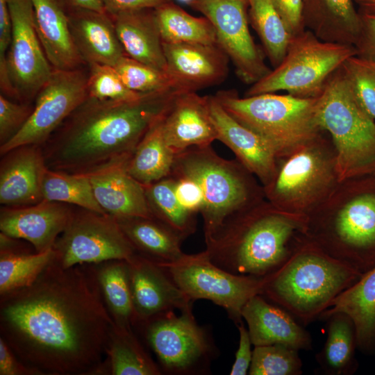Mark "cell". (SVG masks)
<instances>
[{
    "mask_svg": "<svg viewBox=\"0 0 375 375\" xmlns=\"http://www.w3.org/2000/svg\"><path fill=\"white\" fill-rule=\"evenodd\" d=\"M113 324L92 264L54 258L32 284L0 295V337L42 375L109 374Z\"/></svg>",
    "mask_w": 375,
    "mask_h": 375,
    "instance_id": "obj_1",
    "label": "cell"
},
{
    "mask_svg": "<svg viewBox=\"0 0 375 375\" xmlns=\"http://www.w3.org/2000/svg\"><path fill=\"white\" fill-rule=\"evenodd\" d=\"M181 91L170 88L128 101L88 97L41 147L47 167L87 174L129 160Z\"/></svg>",
    "mask_w": 375,
    "mask_h": 375,
    "instance_id": "obj_2",
    "label": "cell"
},
{
    "mask_svg": "<svg viewBox=\"0 0 375 375\" xmlns=\"http://www.w3.org/2000/svg\"><path fill=\"white\" fill-rule=\"evenodd\" d=\"M308 218L266 199L227 218L205 249L217 266L238 275L265 276L288 258Z\"/></svg>",
    "mask_w": 375,
    "mask_h": 375,
    "instance_id": "obj_3",
    "label": "cell"
},
{
    "mask_svg": "<svg viewBox=\"0 0 375 375\" xmlns=\"http://www.w3.org/2000/svg\"><path fill=\"white\" fill-rule=\"evenodd\" d=\"M362 274L301 234L286 260L267 275L261 295L307 326Z\"/></svg>",
    "mask_w": 375,
    "mask_h": 375,
    "instance_id": "obj_4",
    "label": "cell"
},
{
    "mask_svg": "<svg viewBox=\"0 0 375 375\" xmlns=\"http://www.w3.org/2000/svg\"><path fill=\"white\" fill-rule=\"evenodd\" d=\"M306 236L362 273L375 266V176L341 182L308 217Z\"/></svg>",
    "mask_w": 375,
    "mask_h": 375,
    "instance_id": "obj_5",
    "label": "cell"
},
{
    "mask_svg": "<svg viewBox=\"0 0 375 375\" xmlns=\"http://www.w3.org/2000/svg\"><path fill=\"white\" fill-rule=\"evenodd\" d=\"M333 144L340 182L375 176V120L357 99L342 67L328 79L315 106Z\"/></svg>",
    "mask_w": 375,
    "mask_h": 375,
    "instance_id": "obj_6",
    "label": "cell"
},
{
    "mask_svg": "<svg viewBox=\"0 0 375 375\" xmlns=\"http://www.w3.org/2000/svg\"><path fill=\"white\" fill-rule=\"evenodd\" d=\"M169 175L189 177L201 187L206 244L231 215L265 199L262 185L253 174L237 159L219 156L211 145L192 147L176 153Z\"/></svg>",
    "mask_w": 375,
    "mask_h": 375,
    "instance_id": "obj_7",
    "label": "cell"
},
{
    "mask_svg": "<svg viewBox=\"0 0 375 375\" xmlns=\"http://www.w3.org/2000/svg\"><path fill=\"white\" fill-rule=\"evenodd\" d=\"M215 97L234 119L262 138L278 158L323 134L315 113L316 98L265 93L240 97L233 90Z\"/></svg>",
    "mask_w": 375,
    "mask_h": 375,
    "instance_id": "obj_8",
    "label": "cell"
},
{
    "mask_svg": "<svg viewBox=\"0 0 375 375\" xmlns=\"http://www.w3.org/2000/svg\"><path fill=\"white\" fill-rule=\"evenodd\" d=\"M340 183L333 144L322 134L278 158L274 177L262 188L272 204L308 218Z\"/></svg>",
    "mask_w": 375,
    "mask_h": 375,
    "instance_id": "obj_9",
    "label": "cell"
},
{
    "mask_svg": "<svg viewBox=\"0 0 375 375\" xmlns=\"http://www.w3.org/2000/svg\"><path fill=\"white\" fill-rule=\"evenodd\" d=\"M356 54L353 45L323 41L305 29L292 37L281 63L252 84L245 97L284 90L297 97H317L329 77Z\"/></svg>",
    "mask_w": 375,
    "mask_h": 375,
    "instance_id": "obj_10",
    "label": "cell"
},
{
    "mask_svg": "<svg viewBox=\"0 0 375 375\" xmlns=\"http://www.w3.org/2000/svg\"><path fill=\"white\" fill-rule=\"evenodd\" d=\"M158 315L138 325L162 372L204 374L217 349L208 329L199 326L192 310ZM163 374V373H162Z\"/></svg>",
    "mask_w": 375,
    "mask_h": 375,
    "instance_id": "obj_11",
    "label": "cell"
},
{
    "mask_svg": "<svg viewBox=\"0 0 375 375\" xmlns=\"http://www.w3.org/2000/svg\"><path fill=\"white\" fill-rule=\"evenodd\" d=\"M192 301L206 299L223 308L238 325L247 301L261 294L267 276H255L231 273L215 265L206 251L185 253L180 259L158 263Z\"/></svg>",
    "mask_w": 375,
    "mask_h": 375,
    "instance_id": "obj_12",
    "label": "cell"
},
{
    "mask_svg": "<svg viewBox=\"0 0 375 375\" xmlns=\"http://www.w3.org/2000/svg\"><path fill=\"white\" fill-rule=\"evenodd\" d=\"M79 208L53 247L62 267L128 260L137 253L115 217Z\"/></svg>",
    "mask_w": 375,
    "mask_h": 375,
    "instance_id": "obj_13",
    "label": "cell"
},
{
    "mask_svg": "<svg viewBox=\"0 0 375 375\" xmlns=\"http://www.w3.org/2000/svg\"><path fill=\"white\" fill-rule=\"evenodd\" d=\"M88 76L80 69H53L36 96L28 119L0 154L25 145L42 147L62 122L88 97Z\"/></svg>",
    "mask_w": 375,
    "mask_h": 375,
    "instance_id": "obj_14",
    "label": "cell"
},
{
    "mask_svg": "<svg viewBox=\"0 0 375 375\" xmlns=\"http://www.w3.org/2000/svg\"><path fill=\"white\" fill-rule=\"evenodd\" d=\"M11 41L6 55L10 97L28 103L49 80L53 69L38 38L31 0H9Z\"/></svg>",
    "mask_w": 375,
    "mask_h": 375,
    "instance_id": "obj_15",
    "label": "cell"
},
{
    "mask_svg": "<svg viewBox=\"0 0 375 375\" xmlns=\"http://www.w3.org/2000/svg\"><path fill=\"white\" fill-rule=\"evenodd\" d=\"M190 5L211 22L217 44L242 81L252 85L271 71L249 32L248 0H194Z\"/></svg>",
    "mask_w": 375,
    "mask_h": 375,
    "instance_id": "obj_16",
    "label": "cell"
},
{
    "mask_svg": "<svg viewBox=\"0 0 375 375\" xmlns=\"http://www.w3.org/2000/svg\"><path fill=\"white\" fill-rule=\"evenodd\" d=\"M133 307V326L161 313L192 310L193 301L158 263L135 253L126 260Z\"/></svg>",
    "mask_w": 375,
    "mask_h": 375,
    "instance_id": "obj_17",
    "label": "cell"
},
{
    "mask_svg": "<svg viewBox=\"0 0 375 375\" xmlns=\"http://www.w3.org/2000/svg\"><path fill=\"white\" fill-rule=\"evenodd\" d=\"M74 211L69 204L45 199L29 206H3L0 212V231L27 241L37 253L44 252L53 249Z\"/></svg>",
    "mask_w": 375,
    "mask_h": 375,
    "instance_id": "obj_18",
    "label": "cell"
},
{
    "mask_svg": "<svg viewBox=\"0 0 375 375\" xmlns=\"http://www.w3.org/2000/svg\"><path fill=\"white\" fill-rule=\"evenodd\" d=\"M167 73L186 92L217 85L228 74V57L218 44L162 42Z\"/></svg>",
    "mask_w": 375,
    "mask_h": 375,
    "instance_id": "obj_19",
    "label": "cell"
},
{
    "mask_svg": "<svg viewBox=\"0 0 375 375\" xmlns=\"http://www.w3.org/2000/svg\"><path fill=\"white\" fill-rule=\"evenodd\" d=\"M167 144L175 154L190 147L211 145L217 132L211 119L208 96L179 92L161 119Z\"/></svg>",
    "mask_w": 375,
    "mask_h": 375,
    "instance_id": "obj_20",
    "label": "cell"
},
{
    "mask_svg": "<svg viewBox=\"0 0 375 375\" xmlns=\"http://www.w3.org/2000/svg\"><path fill=\"white\" fill-rule=\"evenodd\" d=\"M212 122L217 140L226 145L236 159L258 178L262 186L274 176L278 157L272 147L259 135L229 115L215 96H208Z\"/></svg>",
    "mask_w": 375,
    "mask_h": 375,
    "instance_id": "obj_21",
    "label": "cell"
},
{
    "mask_svg": "<svg viewBox=\"0 0 375 375\" xmlns=\"http://www.w3.org/2000/svg\"><path fill=\"white\" fill-rule=\"evenodd\" d=\"M0 203L19 207L43 200L42 183L47 169L41 147L25 145L1 156Z\"/></svg>",
    "mask_w": 375,
    "mask_h": 375,
    "instance_id": "obj_22",
    "label": "cell"
},
{
    "mask_svg": "<svg viewBox=\"0 0 375 375\" xmlns=\"http://www.w3.org/2000/svg\"><path fill=\"white\" fill-rule=\"evenodd\" d=\"M128 160L84 174L90 180L97 203L106 214L115 218L153 217L143 185L127 171Z\"/></svg>",
    "mask_w": 375,
    "mask_h": 375,
    "instance_id": "obj_23",
    "label": "cell"
},
{
    "mask_svg": "<svg viewBox=\"0 0 375 375\" xmlns=\"http://www.w3.org/2000/svg\"><path fill=\"white\" fill-rule=\"evenodd\" d=\"M252 344H283L298 351L312 349L310 334L288 312L261 294L251 297L242 311Z\"/></svg>",
    "mask_w": 375,
    "mask_h": 375,
    "instance_id": "obj_24",
    "label": "cell"
},
{
    "mask_svg": "<svg viewBox=\"0 0 375 375\" xmlns=\"http://www.w3.org/2000/svg\"><path fill=\"white\" fill-rule=\"evenodd\" d=\"M67 16L74 42L85 62L114 66L126 55L108 13L71 8Z\"/></svg>",
    "mask_w": 375,
    "mask_h": 375,
    "instance_id": "obj_25",
    "label": "cell"
},
{
    "mask_svg": "<svg viewBox=\"0 0 375 375\" xmlns=\"http://www.w3.org/2000/svg\"><path fill=\"white\" fill-rule=\"evenodd\" d=\"M36 31L55 69H74L85 62L72 38L67 14L58 0H31Z\"/></svg>",
    "mask_w": 375,
    "mask_h": 375,
    "instance_id": "obj_26",
    "label": "cell"
},
{
    "mask_svg": "<svg viewBox=\"0 0 375 375\" xmlns=\"http://www.w3.org/2000/svg\"><path fill=\"white\" fill-rule=\"evenodd\" d=\"M153 9L126 11L110 16L125 54L167 72L162 40Z\"/></svg>",
    "mask_w": 375,
    "mask_h": 375,
    "instance_id": "obj_27",
    "label": "cell"
},
{
    "mask_svg": "<svg viewBox=\"0 0 375 375\" xmlns=\"http://www.w3.org/2000/svg\"><path fill=\"white\" fill-rule=\"evenodd\" d=\"M353 0H303L304 28L323 41L355 44L361 17Z\"/></svg>",
    "mask_w": 375,
    "mask_h": 375,
    "instance_id": "obj_28",
    "label": "cell"
},
{
    "mask_svg": "<svg viewBox=\"0 0 375 375\" xmlns=\"http://www.w3.org/2000/svg\"><path fill=\"white\" fill-rule=\"evenodd\" d=\"M342 312L354 325L357 347L365 353L375 352V266L342 292L320 316Z\"/></svg>",
    "mask_w": 375,
    "mask_h": 375,
    "instance_id": "obj_29",
    "label": "cell"
},
{
    "mask_svg": "<svg viewBox=\"0 0 375 375\" xmlns=\"http://www.w3.org/2000/svg\"><path fill=\"white\" fill-rule=\"evenodd\" d=\"M122 231L137 253L157 263L172 262L185 253L181 245L185 238L154 217L116 218Z\"/></svg>",
    "mask_w": 375,
    "mask_h": 375,
    "instance_id": "obj_30",
    "label": "cell"
},
{
    "mask_svg": "<svg viewBox=\"0 0 375 375\" xmlns=\"http://www.w3.org/2000/svg\"><path fill=\"white\" fill-rule=\"evenodd\" d=\"M101 295L114 324L133 330V307L128 262L111 260L92 264Z\"/></svg>",
    "mask_w": 375,
    "mask_h": 375,
    "instance_id": "obj_31",
    "label": "cell"
},
{
    "mask_svg": "<svg viewBox=\"0 0 375 375\" xmlns=\"http://www.w3.org/2000/svg\"><path fill=\"white\" fill-rule=\"evenodd\" d=\"M162 117L147 132L127 164L129 174L143 185L169 176L174 164L176 154L165 139Z\"/></svg>",
    "mask_w": 375,
    "mask_h": 375,
    "instance_id": "obj_32",
    "label": "cell"
},
{
    "mask_svg": "<svg viewBox=\"0 0 375 375\" xmlns=\"http://www.w3.org/2000/svg\"><path fill=\"white\" fill-rule=\"evenodd\" d=\"M327 338L316 355L322 370L328 375H349L356 371V332L352 320L342 312L327 317Z\"/></svg>",
    "mask_w": 375,
    "mask_h": 375,
    "instance_id": "obj_33",
    "label": "cell"
},
{
    "mask_svg": "<svg viewBox=\"0 0 375 375\" xmlns=\"http://www.w3.org/2000/svg\"><path fill=\"white\" fill-rule=\"evenodd\" d=\"M153 10L162 42L217 44L215 28L206 17L192 16L172 1Z\"/></svg>",
    "mask_w": 375,
    "mask_h": 375,
    "instance_id": "obj_34",
    "label": "cell"
},
{
    "mask_svg": "<svg viewBox=\"0 0 375 375\" xmlns=\"http://www.w3.org/2000/svg\"><path fill=\"white\" fill-rule=\"evenodd\" d=\"M110 375H160L158 364L143 348L133 330L112 324L106 349Z\"/></svg>",
    "mask_w": 375,
    "mask_h": 375,
    "instance_id": "obj_35",
    "label": "cell"
},
{
    "mask_svg": "<svg viewBox=\"0 0 375 375\" xmlns=\"http://www.w3.org/2000/svg\"><path fill=\"white\" fill-rule=\"evenodd\" d=\"M248 3L251 26L274 68L285 57L292 35L272 0H248Z\"/></svg>",
    "mask_w": 375,
    "mask_h": 375,
    "instance_id": "obj_36",
    "label": "cell"
},
{
    "mask_svg": "<svg viewBox=\"0 0 375 375\" xmlns=\"http://www.w3.org/2000/svg\"><path fill=\"white\" fill-rule=\"evenodd\" d=\"M153 217L181 235L185 239L196 230V215L186 210L174 191V181L168 176L143 185Z\"/></svg>",
    "mask_w": 375,
    "mask_h": 375,
    "instance_id": "obj_37",
    "label": "cell"
},
{
    "mask_svg": "<svg viewBox=\"0 0 375 375\" xmlns=\"http://www.w3.org/2000/svg\"><path fill=\"white\" fill-rule=\"evenodd\" d=\"M43 199L74 205L78 208L106 214L97 203L88 177L47 169L42 179Z\"/></svg>",
    "mask_w": 375,
    "mask_h": 375,
    "instance_id": "obj_38",
    "label": "cell"
},
{
    "mask_svg": "<svg viewBox=\"0 0 375 375\" xmlns=\"http://www.w3.org/2000/svg\"><path fill=\"white\" fill-rule=\"evenodd\" d=\"M55 257L53 249L35 253L0 251V295L32 284Z\"/></svg>",
    "mask_w": 375,
    "mask_h": 375,
    "instance_id": "obj_39",
    "label": "cell"
},
{
    "mask_svg": "<svg viewBox=\"0 0 375 375\" xmlns=\"http://www.w3.org/2000/svg\"><path fill=\"white\" fill-rule=\"evenodd\" d=\"M249 375H300L302 361L299 351L279 344L256 346Z\"/></svg>",
    "mask_w": 375,
    "mask_h": 375,
    "instance_id": "obj_40",
    "label": "cell"
},
{
    "mask_svg": "<svg viewBox=\"0 0 375 375\" xmlns=\"http://www.w3.org/2000/svg\"><path fill=\"white\" fill-rule=\"evenodd\" d=\"M124 85L138 93L176 88L169 74L124 55L113 66Z\"/></svg>",
    "mask_w": 375,
    "mask_h": 375,
    "instance_id": "obj_41",
    "label": "cell"
},
{
    "mask_svg": "<svg viewBox=\"0 0 375 375\" xmlns=\"http://www.w3.org/2000/svg\"><path fill=\"white\" fill-rule=\"evenodd\" d=\"M88 97L100 100L128 101L139 98L144 93L128 89L113 66L93 63L88 65Z\"/></svg>",
    "mask_w": 375,
    "mask_h": 375,
    "instance_id": "obj_42",
    "label": "cell"
},
{
    "mask_svg": "<svg viewBox=\"0 0 375 375\" xmlns=\"http://www.w3.org/2000/svg\"><path fill=\"white\" fill-rule=\"evenodd\" d=\"M342 68L359 102L375 120V62L353 56Z\"/></svg>",
    "mask_w": 375,
    "mask_h": 375,
    "instance_id": "obj_43",
    "label": "cell"
},
{
    "mask_svg": "<svg viewBox=\"0 0 375 375\" xmlns=\"http://www.w3.org/2000/svg\"><path fill=\"white\" fill-rule=\"evenodd\" d=\"M29 103H16L0 94V146L12 138L24 126L33 110Z\"/></svg>",
    "mask_w": 375,
    "mask_h": 375,
    "instance_id": "obj_44",
    "label": "cell"
},
{
    "mask_svg": "<svg viewBox=\"0 0 375 375\" xmlns=\"http://www.w3.org/2000/svg\"><path fill=\"white\" fill-rule=\"evenodd\" d=\"M169 176L174 178L175 194L181 205L191 213H200L204 206V197L199 185L189 177Z\"/></svg>",
    "mask_w": 375,
    "mask_h": 375,
    "instance_id": "obj_45",
    "label": "cell"
},
{
    "mask_svg": "<svg viewBox=\"0 0 375 375\" xmlns=\"http://www.w3.org/2000/svg\"><path fill=\"white\" fill-rule=\"evenodd\" d=\"M360 14L361 26L354 44L356 56L375 62V15Z\"/></svg>",
    "mask_w": 375,
    "mask_h": 375,
    "instance_id": "obj_46",
    "label": "cell"
},
{
    "mask_svg": "<svg viewBox=\"0 0 375 375\" xmlns=\"http://www.w3.org/2000/svg\"><path fill=\"white\" fill-rule=\"evenodd\" d=\"M272 1L292 36L306 29L303 22V0Z\"/></svg>",
    "mask_w": 375,
    "mask_h": 375,
    "instance_id": "obj_47",
    "label": "cell"
},
{
    "mask_svg": "<svg viewBox=\"0 0 375 375\" xmlns=\"http://www.w3.org/2000/svg\"><path fill=\"white\" fill-rule=\"evenodd\" d=\"M239 331V346L235 353L234 363L230 371L231 375H246L249 372L252 360V344L248 329L243 321L236 325Z\"/></svg>",
    "mask_w": 375,
    "mask_h": 375,
    "instance_id": "obj_48",
    "label": "cell"
},
{
    "mask_svg": "<svg viewBox=\"0 0 375 375\" xmlns=\"http://www.w3.org/2000/svg\"><path fill=\"white\" fill-rule=\"evenodd\" d=\"M0 375H42L24 364L0 337Z\"/></svg>",
    "mask_w": 375,
    "mask_h": 375,
    "instance_id": "obj_49",
    "label": "cell"
},
{
    "mask_svg": "<svg viewBox=\"0 0 375 375\" xmlns=\"http://www.w3.org/2000/svg\"><path fill=\"white\" fill-rule=\"evenodd\" d=\"M9 0H0V74L6 73V55L11 41Z\"/></svg>",
    "mask_w": 375,
    "mask_h": 375,
    "instance_id": "obj_50",
    "label": "cell"
},
{
    "mask_svg": "<svg viewBox=\"0 0 375 375\" xmlns=\"http://www.w3.org/2000/svg\"><path fill=\"white\" fill-rule=\"evenodd\" d=\"M172 0H101L110 15L126 11L156 8Z\"/></svg>",
    "mask_w": 375,
    "mask_h": 375,
    "instance_id": "obj_51",
    "label": "cell"
},
{
    "mask_svg": "<svg viewBox=\"0 0 375 375\" xmlns=\"http://www.w3.org/2000/svg\"><path fill=\"white\" fill-rule=\"evenodd\" d=\"M64 1L70 8L106 12L101 0H64Z\"/></svg>",
    "mask_w": 375,
    "mask_h": 375,
    "instance_id": "obj_52",
    "label": "cell"
},
{
    "mask_svg": "<svg viewBox=\"0 0 375 375\" xmlns=\"http://www.w3.org/2000/svg\"><path fill=\"white\" fill-rule=\"evenodd\" d=\"M361 13L375 15V0H353Z\"/></svg>",
    "mask_w": 375,
    "mask_h": 375,
    "instance_id": "obj_53",
    "label": "cell"
},
{
    "mask_svg": "<svg viewBox=\"0 0 375 375\" xmlns=\"http://www.w3.org/2000/svg\"><path fill=\"white\" fill-rule=\"evenodd\" d=\"M178 1L183 3H187L190 4L194 0H178Z\"/></svg>",
    "mask_w": 375,
    "mask_h": 375,
    "instance_id": "obj_54",
    "label": "cell"
}]
</instances>
